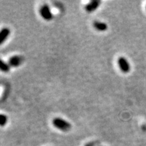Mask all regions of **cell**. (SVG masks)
Masks as SVG:
<instances>
[{
	"instance_id": "cell-1",
	"label": "cell",
	"mask_w": 146,
	"mask_h": 146,
	"mask_svg": "<svg viewBox=\"0 0 146 146\" xmlns=\"http://www.w3.org/2000/svg\"><path fill=\"white\" fill-rule=\"evenodd\" d=\"M52 125L59 130L67 132L71 129V125L68 121L61 118H55L52 120Z\"/></svg>"
},
{
	"instance_id": "cell-2",
	"label": "cell",
	"mask_w": 146,
	"mask_h": 146,
	"mask_svg": "<svg viewBox=\"0 0 146 146\" xmlns=\"http://www.w3.org/2000/svg\"><path fill=\"white\" fill-rule=\"evenodd\" d=\"M39 13L40 15L45 21H50L51 20L53 19V14L52 11L50 10V8L48 6V5L45 4L42 5L39 10Z\"/></svg>"
},
{
	"instance_id": "cell-3",
	"label": "cell",
	"mask_w": 146,
	"mask_h": 146,
	"mask_svg": "<svg viewBox=\"0 0 146 146\" xmlns=\"http://www.w3.org/2000/svg\"><path fill=\"white\" fill-rule=\"evenodd\" d=\"M117 62L120 70L123 73H128L130 72L131 65L128 62L127 58H125V57L118 58Z\"/></svg>"
},
{
	"instance_id": "cell-4",
	"label": "cell",
	"mask_w": 146,
	"mask_h": 146,
	"mask_svg": "<svg viewBox=\"0 0 146 146\" xmlns=\"http://www.w3.org/2000/svg\"><path fill=\"white\" fill-rule=\"evenodd\" d=\"M100 3H101V1H99V0H93L89 3H87V5H85V10L89 13L94 12L99 8Z\"/></svg>"
},
{
	"instance_id": "cell-5",
	"label": "cell",
	"mask_w": 146,
	"mask_h": 146,
	"mask_svg": "<svg viewBox=\"0 0 146 146\" xmlns=\"http://www.w3.org/2000/svg\"><path fill=\"white\" fill-rule=\"evenodd\" d=\"M23 58L19 56H14L8 60V64L10 67H18L23 63Z\"/></svg>"
},
{
	"instance_id": "cell-6",
	"label": "cell",
	"mask_w": 146,
	"mask_h": 146,
	"mask_svg": "<svg viewBox=\"0 0 146 146\" xmlns=\"http://www.w3.org/2000/svg\"><path fill=\"white\" fill-rule=\"evenodd\" d=\"M10 35V29L5 27L0 31V45H2L6 41Z\"/></svg>"
},
{
	"instance_id": "cell-7",
	"label": "cell",
	"mask_w": 146,
	"mask_h": 146,
	"mask_svg": "<svg viewBox=\"0 0 146 146\" xmlns=\"http://www.w3.org/2000/svg\"><path fill=\"white\" fill-rule=\"evenodd\" d=\"M93 26H94L96 30L100 32H104L106 31H107L108 28L106 23L100 21H95L93 24Z\"/></svg>"
},
{
	"instance_id": "cell-8",
	"label": "cell",
	"mask_w": 146,
	"mask_h": 146,
	"mask_svg": "<svg viewBox=\"0 0 146 146\" xmlns=\"http://www.w3.org/2000/svg\"><path fill=\"white\" fill-rule=\"evenodd\" d=\"M10 70V66L8 63L5 62L3 60L0 59V71L3 72H8Z\"/></svg>"
},
{
	"instance_id": "cell-9",
	"label": "cell",
	"mask_w": 146,
	"mask_h": 146,
	"mask_svg": "<svg viewBox=\"0 0 146 146\" xmlns=\"http://www.w3.org/2000/svg\"><path fill=\"white\" fill-rule=\"evenodd\" d=\"M8 123V117L4 114H0V127H4Z\"/></svg>"
},
{
	"instance_id": "cell-10",
	"label": "cell",
	"mask_w": 146,
	"mask_h": 146,
	"mask_svg": "<svg viewBox=\"0 0 146 146\" xmlns=\"http://www.w3.org/2000/svg\"><path fill=\"white\" fill-rule=\"evenodd\" d=\"M95 143H92V142H91V143H89L86 144L85 146H94Z\"/></svg>"
}]
</instances>
